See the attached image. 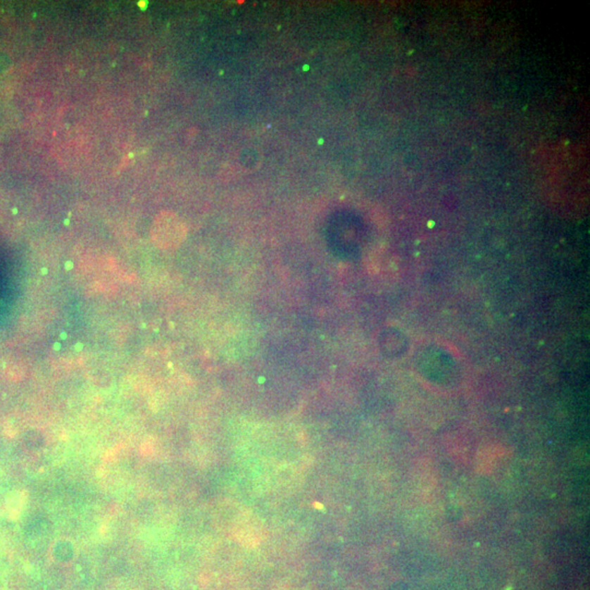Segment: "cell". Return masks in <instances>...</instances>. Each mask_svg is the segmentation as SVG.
Segmentation results:
<instances>
[{
    "instance_id": "cell-1",
    "label": "cell",
    "mask_w": 590,
    "mask_h": 590,
    "mask_svg": "<svg viewBox=\"0 0 590 590\" xmlns=\"http://www.w3.org/2000/svg\"><path fill=\"white\" fill-rule=\"evenodd\" d=\"M187 235V229L181 218L172 211H162L154 218L151 239L162 249H175L181 246Z\"/></svg>"
}]
</instances>
